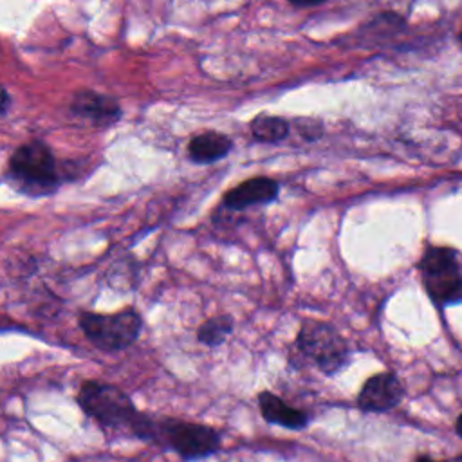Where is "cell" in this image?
Masks as SVG:
<instances>
[{
    "mask_svg": "<svg viewBox=\"0 0 462 462\" xmlns=\"http://www.w3.org/2000/svg\"><path fill=\"white\" fill-rule=\"evenodd\" d=\"M415 462H437V460H433V458H430V457L422 455V457H417V458H415Z\"/></svg>",
    "mask_w": 462,
    "mask_h": 462,
    "instance_id": "obj_18",
    "label": "cell"
},
{
    "mask_svg": "<svg viewBox=\"0 0 462 462\" xmlns=\"http://www.w3.org/2000/svg\"><path fill=\"white\" fill-rule=\"evenodd\" d=\"M235 321L229 314H220L206 319L199 330H197V339L206 345V346H218L222 345L227 336L233 332Z\"/></svg>",
    "mask_w": 462,
    "mask_h": 462,
    "instance_id": "obj_13",
    "label": "cell"
},
{
    "mask_svg": "<svg viewBox=\"0 0 462 462\" xmlns=\"http://www.w3.org/2000/svg\"><path fill=\"white\" fill-rule=\"evenodd\" d=\"M69 110L72 116L87 119L96 128H108L121 117L119 101L92 88H78L72 94Z\"/></svg>",
    "mask_w": 462,
    "mask_h": 462,
    "instance_id": "obj_7",
    "label": "cell"
},
{
    "mask_svg": "<svg viewBox=\"0 0 462 462\" xmlns=\"http://www.w3.org/2000/svg\"><path fill=\"white\" fill-rule=\"evenodd\" d=\"M404 395L402 383L392 372H381L368 377L357 395V404L363 411L383 413L395 408Z\"/></svg>",
    "mask_w": 462,
    "mask_h": 462,
    "instance_id": "obj_8",
    "label": "cell"
},
{
    "mask_svg": "<svg viewBox=\"0 0 462 462\" xmlns=\"http://www.w3.org/2000/svg\"><path fill=\"white\" fill-rule=\"evenodd\" d=\"M455 431H457V435L462 439V413H460L458 419L455 420Z\"/></svg>",
    "mask_w": 462,
    "mask_h": 462,
    "instance_id": "obj_17",
    "label": "cell"
},
{
    "mask_svg": "<svg viewBox=\"0 0 462 462\" xmlns=\"http://www.w3.org/2000/svg\"><path fill=\"white\" fill-rule=\"evenodd\" d=\"M5 180L16 191L36 199L52 195L61 182V173L52 150L43 141L31 139L11 153Z\"/></svg>",
    "mask_w": 462,
    "mask_h": 462,
    "instance_id": "obj_1",
    "label": "cell"
},
{
    "mask_svg": "<svg viewBox=\"0 0 462 462\" xmlns=\"http://www.w3.org/2000/svg\"><path fill=\"white\" fill-rule=\"evenodd\" d=\"M249 128L254 141L267 143V144H274L287 139L291 132L287 119L280 116H271V114L254 116L249 123Z\"/></svg>",
    "mask_w": 462,
    "mask_h": 462,
    "instance_id": "obj_12",
    "label": "cell"
},
{
    "mask_svg": "<svg viewBox=\"0 0 462 462\" xmlns=\"http://www.w3.org/2000/svg\"><path fill=\"white\" fill-rule=\"evenodd\" d=\"M294 125L305 141H316L323 135V123L318 117H298L294 119Z\"/></svg>",
    "mask_w": 462,
    "mask_h": 462,
    "instance_id": "obj_14",
    "label": "cell"
},
{
    "mask_svg": "<svg viewBox=\"0 0 462 462\" xmlns=\"http://www.w3.org/2000/svg\"><path fill=\"white\" fill-rule=\"evenodd\" d=\"M453 462H462V455H458V457H457Z\"/></svg>",
    "mask_w": 462,
    "mask_h": 462,
    "instance_id": "obj_19",
    "label": "cell"
},
{
    "mask_svg": "<svg viewBox=\"0 0 462 462\" xmlns=\"http://www.w3.org/2000/svg\"><path fill=\"white\" fill-rule=\"evenodd\" d=\"M78 325L92 346L99 350H125L141 334L143 319L135 309H123L114 314L79 310Z\"/></svg>",
    "mask_w": 462,
    "mask_h": 462,
    "instance_id": "obj_5",
    "label": "cell"
},
{
    "mask_svg": "<svg viewBox=\"0 0 462 462\" xmlns=\"http://www.w3.org/2000/svg\"><path fill=\"white\" fill-rule=\"evenodd\" d=\"M78 404L101 426L114 430L125 428L134 437H137L146 419L121 388L101 381H85L78 392Z\"/></svg>",
    "mask_w": 462,
    "mask_h": 462,
    "instance_id": "obj_2",
    "label": "cell"
},
{
    "mask_svg": "<svg viewBox=\"0 0 462 462\" xmlns=\"http://www.w3.org/2000/svg\"><path fill=\"white\" fill-rule=\"evenodd\" d=\"M9 105H11V96H9V90L4 87V88H2V108H0V114H2V116L7 114Z\"/></svg>",
    "mask_w": 462,
    "mask_h": 462,
    "instance_id": "obj_15",
    "label": "cell"
},
{
    "mask_svg": "<svg viewBox=\"0 0 462 462\" xmlns=\"http://www.w3.org/2000/svg\"><path fill=\"white\" fill-rule=\"evenodd\" d=\"M258 406H260V413L262 417L271 422V424H278L282 428H289V430H301L309 424L310 417L307 411L298 410L289 406L283 399H280L276 393L273 392H260L258 393Z\"/></svg>",
    "mask_w": 462,
    "mask_h": 462,
    "instance_id": "obj_10",
    "label": "cell"
},
{
    "mask_svg": "<svg viewBox=\"0 0 462 462\" xmlns=\"http://www.w3.org/2000/svg\"><path fill=\"white\" fill-rule=\"evenodd\" d=\"M460 40H462V32H460Z\"/></svg>",
    "mask_w": 462,
    "mask_h": 462,
    "instance_id": "obj_20",
    "label": "cell"
},
{
    "mask_svg": "<svg viewBox=\"0 0 462 462\" xmlns=\"http://www.w3.org/2000/svg\"><path fill=\"white\" fill-rule=\"evenodd\" d=\"M321 2H291V5L292 7H296V9H307V7H316V5H319Z\"/></svg>",
    "mask_w": 462,
    "mask_h": 462,
    "instance_id": "obj_16",
    "label": "cell"
},
{
    "mask_svg": "<svg viewBox=\"0 0 462 462\" xmlns=\"http://www.w3.org/2000/svg\"><path fill=\"white\" fill-rule=\"evenodd\" d=\"M278 191V180L271 177H251L226 191L222 197V204L231 211H242L251 206H263L276 200Z\"/></svg>",
    "mask_w": 462,
    "mask_h": 462,
    "instance_id": "obj_9",
    "label": "cell"
},
{
    "mask_svg": "<svg viewBox=\"0 0 462 462\" xmlns=\"http://www.w3.org/2000/svg\"><path fill=\"white\" fill-rule=\"evenodd\" d=\"M231 148L233 141L229 135L217 130H206L189 139L188 157L197 164H211L226 157Z\"/></svg>",
    "mask_w": 462,
    "mask_h": 462,
    "instance_id": "obj_11",
    "label": "cell"
},
{
    "mask_svg": "<svg viewBox=\"0 0 462 462\" xmlns=\"http://www.w3.org/2000/svg\"><path fill=\"white\" fill-rule=\"evenodd\" d=\"M296 346L305 357L314 361L325 375L337 374L350 359L348 345L336 327L312 318L301 321L296 334Z\"/></svg>",
    "mask_w": 462,
    "mask_h": 462,
    "instance_id": "obj_6",
    "label": "cell"
},
{
    "mask_svg": "<svg viewBox=\"0 0 462 462\" xmlns=\"http://www.w3.org/2000/svg\"><path fill=\"white\" fill-rule=\"evenodd\" d=\"M422 285L439 307L462 303V256L446 245H428L420 256Z\"/></svg>",
    "mask_w": 462,
    "mask_h": 462,
    "instance_id": "obj_4",
    "label": "cell"
},
{
    "mask_svg": "<svg viewBox=\"0 0 462 462\" xmlns=\"http://www.w3.org/2000/svg\"><path fill=\"white\" fill-rule=\"evenodd\" d=\"M139 439L153 440L188 460L209 457L220 448V437L213 428L179 419L148 417Z\"/></svg>",
    "mask_w": 462,
    "mask_h": 462,
    "instance_id": "obj_3",
    "label": "cell"
}]
</instances>
